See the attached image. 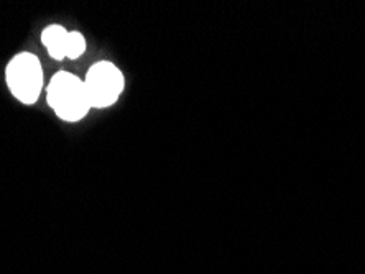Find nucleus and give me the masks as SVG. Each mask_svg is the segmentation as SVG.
<instances>
[{
	"label": "nucleus",
	"instance_id": "obj_3",
	"mask_svg": "<svg viewBox=\"0 0 365 274\" xmlns=\"http://www.w3.org/2000/svg\"><path fill=\"white\" fill-rule=\"evenodd\" d=\"M84 85L93 109H107L119 100L125 79L119 68L110 61H98L86 73Z\"/></svg>",
	"mask_w": 365,
	"mask_h": 274
},
{
	"label": "nucleus",
	"instance_id": "obj_4",
	"mask_svg": "<svg viewBox=\"0 0 365 274\" xmlns=\"http://www.w3.org/2000/svg\"><path fill=\"white\" fill-rule=\"evenodd\" d=\"M68 35L69 30L64 28L63 25H48L45 30L41 31V45L45 46L53 59L56 61H63L66 59V45H68Z\"/></svg>",
	"mask_w": 365,
	"mask_h": 274
},
{
	"label": "nucleus",
	"instance_id": "obj_1",
	"mask_svg": "<svg viewBox=\"0 0 365 274\" xmlns=\"http://www.w3.org/2000/svg\"><path fill=\"white\" fill-rule=\"evenodd\" d=\"M46 100L60 120L78 123L93 110L84 79L76 74L60 71L46 85Z\"/></svg>",
	"mask_w": 365,
	"mask_h": 274
},
{
	"label": "nucleus",
	"instance_id": "obj_2",
	"mask_svg": "<svg viewBox=\"0 0 365 274\" xmlns=\"http://www.w3.org/2000/svg\"><path fill=\"white\" fill-rule=\"evenodd\" d=\"M9 90L19 102L34 105L41 98L43 66L38 56L24 51L10 59L5 69Z\"/></svg>",
	"mask_w": 365,
	"mask_h": 274
},
{
	"label": "nucleus",
	"instance_id": "obj_5",
	"mask_svg": "<svg viewBox=\"0 0 365 274\" xmlns=\"http://www.w3.org/2000/svg\"><path fill=\"white\" fill-rule=\"evenodd\" d=\"M86 46H88V43H86V38L81 31L78 30L69 31L68 45H66V59L81 58L86 51Z\"/></svg>",
	"mask_w": 365,
	"mask_h": 274
}]
</instances>
